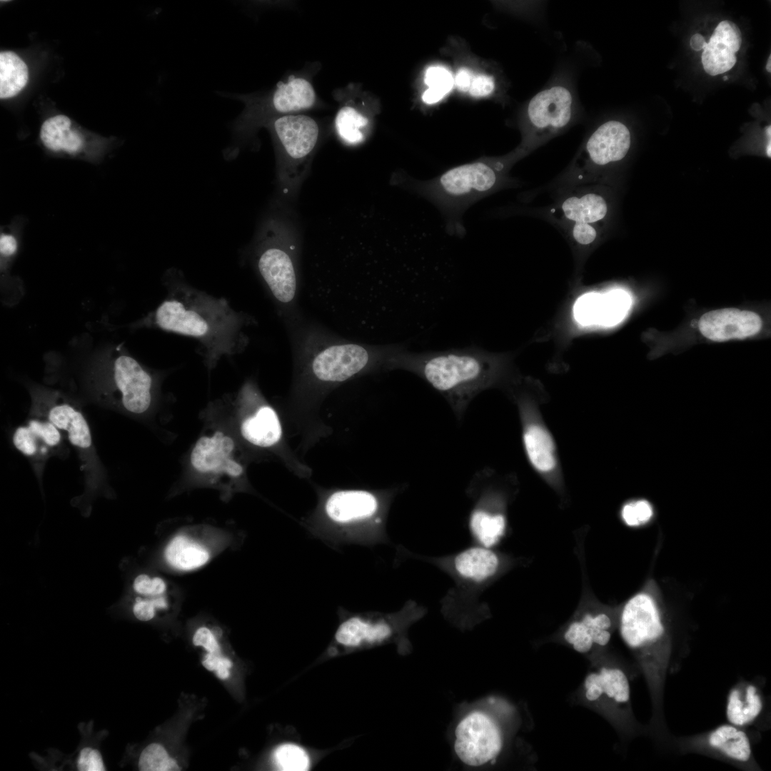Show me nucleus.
<instances>
[{
	"label": "nucleus",
	"instance_id": "1",
	"mask_svg": "<svg viewBox=\"0 0 771 771\" xmlns=\"http://www.w3.org/2000/svg\"><path fill=\"white\" fill-rule=\"evenodd\" d=\"M168 294L152 313L154 326L198 343L208 367L223 356L241 353L248 343L244 329L251 318L218 298L189 284L177 268L165 274Z\"/></svg>",
	"mask_w": 771,
	"mask_h": 771
},
{
	"label": "nucleus",
	"instance_id": "2",
	"mask_svg": "<svg viewBox=\"0 0 771 771\" xmlns=\"http://www.w3.org/2000/svg\"><path fill=\"white\" fill-rule=\"evenodd\" d=\"M654 582L620 607L618 630L645 680L652 704L647 730L660 745H669L672 735L664 715V690L673 661V646L665 610Z\"/></svg>",
	"mask_w": 771,
	"mask_h": 771
},
{
	"label": "nucleus",
	"instance_id": "3",
	"mask_svg": "<svg viewBox=\"0 0 771 771\" xmlns=\"http://www.w3.org/2000/svg\"><path fill=\"white\" fill-rule=\"evenodd\" d=\"M527 153L519 148L498 158H480L450 168L428 181H412V189L435 204L451 233H463L461 216L473 203L502 188L512 165Z\"/></svg>",
	"mask_w": 771,
	"mask_h": 771
},
{
	"label": "nucleus",
	"instance_id": "4",
	"mask_svg": "<svg viewBox=\"0 0 771 771\" xmlns=\"http://www.w3.org/2000/svg\"><path fill=\"white\" fill-rule=\"evenodd\" d=\"M296 336L295 354L305 361L313 377L323 383L344 382L388 359L400 346H370L348 341L310 326Z\"/></svg>",
	"mask_w": 771,
	"mask_h": 771
},
{
	"label": "nucleus",
	"instance_id": "5",
	"mask_svg": "<svg viewBox=\"0 0 771 771\" xmlns=\"http://www.w3.org/2000/svg\"><path fill=\"white\" fill-rule=\"evenodd\" d=\"M387 363L415 371L435 389L456 398L470 395L486 384L495 365L493 357L475 347L424 353L402 348Z\"/></svg>",
	"mask_w": 771,
	"mask_h": 771
},
{
	"label": "nucleus",
	"instance_id": "6",
	"mask_svg": "<svg viewBox=\"0 0 771 771\" xmlns=\"http://www.w3.org/2000/svg\"><path fill=\"white\" fill-rule=\"evenodd\" d=\"M590 667L574 694L575 701L604 717L625 739L643 728L632 708L630 674L624 663L608 651L590 661Z\"/></svg>",
	"mask_w": 771,
	"mask_h": 771
},
{
	"label": "nucleus",
	"instance_id": "7",
	"mask_svg": "<svg viewBox=\"0 0 771 771\" xmlns=\"http://www.w3.org/2000/svg\"><path fill=\"white\" fill-rule=\"evenodd\" d=\"M270 226V233H264L256 248V266L273 301L288 317L293 316L298 296L295 265L276 233V226Z\"/></svg>",
	"mask_w": 771,
	"mask_h": 771
},
{
	"label": "nucleus",
	"instance_id": "8",
	"mask_svg": "<svg viewBox=\"0 0 771 771\" xmlns=\"http://www.w3.org/2000/svg\"><path fill=\"white\" fill-rule=\"evenodd\" d=\"M574 97L568 87L555 84L536 94L528 102L521 148L528 153L560 133L571 122Z\"/></svg>",
	"mask_w": 771,
	"mask_h": 771
},
{
	"label": "nucleus",
	"instance_id": "9",
	"mask_svg": "<svg viewBox=\"0 0 771 771\" xmlns=\"http://www.w3.org/2000/svg\"><path fill=\"white\" fill-rule=\"evenodd\" d=\"M246 104L243 113L233 124V134L236 144L248 137L268 114H286L309 109L315 103L316 94L311 83L303 78L291 76L286 82L278 84L264 102L246 95H231Z\"/></svg>",
	"mask_w": 771,
	"mask_h": 771
},
{
	"label": "nucleus",
	"instance_id": "10",
	"mask_svg": "<svg viewBox=\"0 0 771 771\" xmlns=\"http://www.w3.org/2000/svg\"><path fill=\"white\" fill-rule=\"evenodd\" d=\"M671 745L681 753L705 755L746 770H758L752 745L745 728L731 723L721 724L705 732L676 737Z\"/></svg>",
	"mask_w": 771,
	"mask_h": 771
},
{
	"label": "nucleus",
	"instance_id": "11",
	"mask_svg": "<svg viewBox=\"0 0 771 771\" xmlns=\"http://www.w3.org/2000/svg\"><path fill=\"white\" fill-rule=\"evenodd\" d=\"M619 608L587 605L580 608L562 630L560 639L589 661L608 651L618 629Z\"/></svg>",
	"mask_w": 771,
	"mask_h": 771
},
{
	"label": "nucleus",
	"instance_id": "12",
	"mask_svg": "<svg viewBox=\"0 0 771 771\" xmlns=\"http://www.w3.org/2000/svg\"><path fill=\"white\" fill-rule=\"evenodd\" d=\"M106 371L109 391L118 395L126 410L140 414L149 408L153 378L136 358L123 350H116L106 363Z\"/></svg>",
	"mask_w": 771,
	"mask_h": 771
},
{
	"label": "nucleus",
	"instance_id": "13",
	"mask_svg": "<svg viewBox=\"0 0 771 771\" xmlns=\"http://www.w3.org/2000/svg\"><path fill=\"white\" fill-rule=\"evenodd\" d=\"M455 750L470 766L493 761L503 747L501 732L488 715L475 712L465 717L455 730Z\"/></svg>",
	"mask_w": 771,
	"mask_h": 771
},
{
	"label": "nucleus",
	"instance_id": "14",
	"mask_svg": "<svg viewBox=\"0 0 771 771\" xmlns=\"http://www.w3.org/2000/svg\"><path fill=\"white\" fill-rule=\"evenodd\" d=\"M631 144L629 129L618 121L599 126L588 137L574 165L581 174L595 173L609 163L622 160Z\"/></svg>",
	"mask_w": 771,
	"mask_h": 771
},
{
	"label": "nucleus",
	"instance_id": "15",
	"mask_svg": "<svg viewBox=\"0 0 771 771\" xmlns=\"http://www.w3.org/2000/svg\"><path fill=\"white\" fill-rule=\"evenodd\" d=\"M34 402L38 413L65 432L71 444L82 455L92 451L90 428L80 410L54 392L37 393Z\"/></svg>",
	"mask_w": 771,
	"mask_h": 771
},
{
	"label": "nucleus",
	"instance_id": "16",
	"mask_svg": "<svg viewBox=\"0 0 771 771\" xmlns=\"http://www.w3.org/2000/svg\"><path fill=\"white\" fill-rule=\"evenodd\" d=\"M269 128L285 163L306 158L315 147L319 135L317 123L310 116L301 114L276 118L269 124Z\"/></svg>",
	"mask_w": 771,
	"mask_h": 771
},
{
	"label": "nucleus",
	"instance_id": "17",
	"mask_svg": "<svg viewBox=\"0 0 771 771\" xmlns=\"http://www.w3.org/2000/svg\"><path fill=\"white\" fill-rule=\"evenodd\" d=\"M762 326L755 313L737 308H722L704 313L699 321V330L714 341L743 339L757 334Z\"/></svg>",
	"mask_w": 771,
	"mask_h": 771
},
{
	"label": "nucleus",
	"instance_id": "18",
	"mask_svg": "<svg viewBox=\"0 0 771 771\" xmlns=\"http://www.w3.org/2000/svg\"><path fill=\"white\" fill-rule=\"evenodd\" d=\"M525 451L533 469L545 480L556 483L560 466L553 435L538 415L525 424L523 433Z\"/></svg>",
	"mask_w": 771,
	"mask_h": 771
},
{
	"label": "nucleus",
	"instance_id": "19",
	"mask_svg": "<svg viewBox=\"0 0 771 771\" xmlns=\"http://www.w3.org/2000/svg\"><path fill=\"white\" fill-rule=\"evenodd\" d=\"M234 443L231 438L217 431L213 436L200 438L193 448L191 462L201 473H226L238 477L243 472L242 466L231 458Z\"/></svg>",
	"mask_w": 771,
	"mask_h": 771
},
{
	"label": "nucleus",
	"instance_id": "20",
	"mask_svg": "<svg viewBox=\"0 0 771 771\" xmlns=\"http://www.w3.org/2000/svg\"><path fill=\"white\" fill-rule=\"evenodd\" d=\"M741 42L740 31L734 23L720 22L702 49L701 58L705 71L716 76L730 70L736 63L735 53L739 51Z\"/></svg>",
	"mask_w": 771,
	"mask_h": 771
},
{
	"label": "nucleus",
	"instance_id": "21",
	"mask_svg": "<svg viewBox=\"0 0 771 771\" xmlns=\"http://www.w3.org/2000/svg\"><path fill=\"white\" fill-rule=\"evenodd\" d=\"M764 705L762 690L755 683L738 682L727 694L726 719L729 723L745 728L756 722L762 713Z\"/></svg>",
	"mask_w": 771,
	"mask_h": 771
},
{
	"label": "nucleus",
	"instance_id": "22",
	"mask_svg": "<svg viewBox=\"0 0 771 771\" xmlns=\"http://www.w3.org/2000/svg\"><path fill=\"white\" fill-rule=\"evenodd\" d=\"M377 508L375 496L363 490L336 492L329 496L325 505L328 516L338 523H349L370 518Z\"/></svg>",
	"mask_w": 771,
	"mask_h": 771
},
{
	"label": "nucleus",
	"instance_id": "23",
	"mask_svg": "<svg viewBox=\"0 0 771 771\" xmlns=\"http://www.w3.org/2000/svg\"><path fill=\"white\" fill-rule=\"evenodd\" d=\"M93 722L81 723L79 725L81 732V740L77 750L74 752L70 758L61 757V760L54 762V770H62L66 767V770L79 771H104L106 770L103 756L100 750V744L104 737L107 735L106 731L104 733L100 732L93 733Z\"/></svg>",
	"mask_w": 771,
	"mask_h": 771
},
{
	"label": "nucleus",
	"instance_id": "24",
	"mask_svg": "<svg viewBox=\"0 0 771 771\" xmlns=\"http://www.w3.org/2000/svg\"><path fill=\"white\" fill-rule=\"evenodd\" d=\"M39 136L44 146L53 152L76 155L83 152L86 145L83 133L72 127L70 119L64 115L44 121Z\"/></svg>",
	"mask_w": 771,
	"mask_h": 771
},
{
	"label": "nucleus",
	"instance_id": "25",
	"mask_svg": "<svg viewBox=\"0 0 771 771\" xmlns=\"http://www.w3.org/2000/svg\"><path fill=\"white\" fill-rule=\"evenodd\" d=\"M608 208L605 199L595 192L570 196L565 198L555 210V215L573 223L596 226L604 220Z\"/></svg>",
	"mask_w": 771,
	"mask_h": 771
},
{
	"label": "nucleus",
	"instance_id": "26",
	"mask_svg": "<svg viewBox=\"0 0 771 771\" xmlns=\"http://www.w3.org/2000/svg\"><path fill=\"white\" fill-rule=\"evenodd\" d=\"M242 435L253 445L269 447L276 443L281 436V427L275 410L270 406L258 408L251 417L246 419L241 425Z\"/></svg>",
	"mask_w": 771,
	"mask_h": 771
},
{
	"label": "nucleus",
	"instance_id": "27",
	"mask_svg": "<svg viewBox=\"0 0 771 771\" xmlns=\"http://www.w3.org/2000/svg\"><path fill=\"white\" fill-rule=\"evenodd\" d=\"M168 563L179 570H191L204 565L209 560L207 549L190 538L179 535L174 537L165 550Z\"/></svg>",
	"mask_w": 771,
	"mask_h": 771
},
{
	"label": "nucleus",
	"instance_id": "28",
	"mask_svg": "<svg viewBox=\"0 0 771 771\" xmlns=\"http://www.w3.org/2000/svg\"><path fill=\"white\" fill-rule=\"evenodd\" d=\"M390 634L384 623H371L359 618H351L338 628L336 640L346 646H357L362 642L381 641Z\"/></svg>",
	"mask_w": 771,
	"mask_h": 771
},
{
	"label": "nucleus",
	"instance_id": "29",
	"mask_svg": "<svg viewBox=\"0 0 771 771\" xmlns=\"http://www.w3.org/2000/svg\"><path fill=\"white\" fill-rule=\"evenodd\" d=\"M455 565L462 576L481 581L495 573L498 566V558L488 549L472 548L456 557Z\"/></svg>",
	"mask_w": 771,
	"mask_h": 771
},
{
	"label": "nucleus",
	"instance_id": "30",
	"mask_svg": "<svg viewBox=\"0 0 771 771\" xmlns=\"http://www.w3.org/2000/svg\"><path fill=\"white\" fill-rule=\"evenodd\" d=\"M29 74L25 62L14 52L0 53V98H11L26 85Z\"/></svg>",
	"mask_w": 771,
	"mask_h": 771
},
{
	"label": "nucleus",
	"instance_id": "31",
	"mask_svg": "<svg viewBox=\"0 0 771 771\" xmlns=\"http://www.w3.org/2000/svg\"><path fill=\"white\" fill-rule=\"evenodd\" d=\"M470 525L478 540L484 546L490 547L503 535L505 520L501 514H490L483 510H476L471 515Z\"/></svg>",
	"mask_w": 771,
	"mask_h": 771
},
{
	"label": "nucleus",
	"instance_id": "32",
	"mask_svg": "<svg viewBox=\"0 0 771 771\" xmlns=\"http://www.w3.org/2000/svg\"><path fill=\"white\" fill-rule=\"evenodd\" d=\"M368 123V119L351 106L341 108L335 119L336 131L340 137L349 144H358L364 139L361 129Z\"/></svg>",
	"mask_w": 771,
	"mask_h": 771
},
{
	"label": "nucleus",
	"instance_id": "33",
	"mask_svg": "<svg viewBox=\"0 0 771 771\" xmlns=\"http://www.w3.org/2000/svg\"><path fill=\"white\" fill-rule=\"evenodd\" d=\"M631 304L628 293L623 290H613L601 295L598 324L614 326L626 315Z\"/></svg>",
	"mask_w": 771,
	"mask_h": 771
},
{
	"label": "nucleus",
	"instance_id": "34",
	"mask_svg": "<svg viewBox=\"0 0 771 771\" xmlns=\"http://www.w3.org/2000/svg\"><path fill=\"white\" fill-rule=\"evenodd\" d=\"M138 768L141 771L179 770L176 761L171 758L165 748L158 743H151L141 751Z\"/></svg>",
	"mask_w": 771,
	"mask_h": 771
},
{
	"label": "nucleus",
	"instance_id": "35",
	"mask_svg": "<svg viewBox=\"0 0 771 771\" xmlns=\"http://www.w3.org/2000/svg\"><path fill=\"white\" fill-rule=\"evenodd\" d=\"M274 762L280 770L305 771L308 769L309 759L299 746L285 744L278 747L273 753Z\"/></svg>",
	"mask_w": 771,
	"mask_h": 771
},
{
	"label": "nucleus",
	"instance_id": "36",
	"mask_svg": "<svg viewBox=\"0 0 771 771\" xmlns=\"http://www.w3.org/2000/svg\"><path fill=\"white\" fill-rule=\"evenodd\" d=\"M601 294L588 293L580 296L574 306V316L583 325L598 324Z\"/></svg>",
	"mask_w": 771,
	"mask_h": 771
},
{
	"label": "nucleus",
	"instance_id": "37",
	"mask_svg": "<svg viewBox=\"0 0 771 771\" xmlns=\"http://www.w3.org/2000/svg\"><path fill=\"white\" fill-rule=\"evenodd\" d=\"M13 443L17 450L28 457L45 455L49 448L44 447L27 425L17 428L13 435Z\"/></svg>",
	"mask_w": 771,
	"mask_h": 771
},
{
	"label": "nucleus",
	"instance_id": "38",
	"mask_svg": "<svg viewBox=\"0 0 771 771\" xmlns=\"http://www.w3.org/2000/svg\"><path fill=\"white\" fill-rule=\"evenodd\" d=\"M653 515L651 504L645 500H633L625 503L621 510V517L625 523L637 527L648 523Z\"/></svg>",
	"mask_w": 771,
	"mask_h": 771
},
{
	"label": "nucleus",
	"instance_id": "39",
	"mask_svg": "<svg viewBox=\"0 0 771 771\" xmlns=\"http://www.w3.org/2000/svg\"><path fill=\"white\" fill-rule=\"evenodd\" d=\"M36 435L40 443L50 449L59 445L61 441L60 430L46 418H31L26 425Z\"/></svg>",
	"mask_w": 771,
	"mask_h": 771
},
{
	"label": "nucleus",
	"instance_id": "40",
	"mask_svg": "<svg viewBox=\"0 0 771 771\" xmlns=\"http://www.w3.org/2000/svg\"><path fill=\"white\" fill-rule=\"evenodd\" d=\"M425 84L430 89L445 96L454 85L451 72L444 66H432L428 68L424 76Z\"/></svg>",
	"mask_w": 771,
	"mask_h": 771
},
{
	"label": "nucleus",
	"instance_id": "41",
	"mask_svg": "<svg viewBox=\"0 0 771 771\" xmlns=\"http://www.w3.org/2000/svg\"><path fill=\"white\" fill-rule=\"evenodd\" d=\"M133 590L138 594L145 596L162 595L166 590V584L158 577L151 578L148 575H138L133 581Z\"/></svg>",
	"mask_w": 771,
	"mask_h": 771
},
{
	"label": "nucleus",
	"instance_id": "42",
	"mask_svg": "<svg viewBox=\"0 0 771 771\" xmlns=\"http://www.w3.org/2000/svg\"><path fill=\"white\" fill-rule=\"evenodd\" d=\"M495 87V81L492 76L478 74L473 76L468 91L472 96L483 97L491 94Z\"/></svg>",
	"mask_w": 771,
	"mask_h": 771
},
{
	"label": "nucleus",
	"instance_id": "43",
	"mask_svg": "<svg viewBox=\"0 0 771 771\" xmlns=\"http://www.w3.org/2000/svg\"><path fill=\"white\" fill-rule=\"evenodd\" d=\"M151 597L148 599L137 598L133 606L134 616L141 621H149L152 620L158 609L157 599Z\"/></svg>",
	"mask_w": 771,
	"mask_h": 771
},
{
	"label": "nucleus",
	"instance_id": "44",
	"mask_svg": "<svg viewBox=\"0 0 771 771\" xmlns=\"http://www.w3.org/2000/svg\"><path fill=\"white\" fill-rule=\"evenodd\" d=\"M202 664L208 670H216L217 676L221 679L228 677V670L232 666L228 659L209 652L205 655Z\"/></svg>",
	"mask_w": 771,
	"mask_h": 771
},
{
	"label": "nucleus",
	"instance_id": "45",
	"mask_svg": "<svg viewBox=\"0 0 771 771\" xmlns=\"http://www.w3.org/2000/svg\"><path fill=\"white\" fill-rule=\"evenodd\" d=\"M196 646L203 647L209 653L220 655V647L212 632L205 627L198 628L193 638Z\"/></svg>",
	"mask_w": 771,
	"mask_h": 771
},
{
	"label": "nucleus",
	"instance_id": "46",
	"mask_svg": "<svg viewBox=\"0 0 771 771\" xmlns=\"http://www.w3.org/2000/svg\"><path fill=\"white\" fill-rule=\"evenodd\" d=\"M571 233L574 240L581 245H589L593 243L598 236L595 226L588 223H573Z\"/></svg>",
	"mask_w": 771,
	"mask_h": 771
},
{
	"label": "nucleus",
	"instance_id": "47",
	"mask_svg": "<svg viewBox=\"0 0 771 771\" xmlns=\"http://www.w3.org/2000/svg\"><path fill=\"white\" fill-rule=\"evenodd\" d=\"M473 76L474 75L470 69L464 67L460 68L457 71L455 77L454 78V84H455L458 90L468 91L470 89Z\"/></svg>",
	"mask_w": 771,
	"mask_h": 771
},
{
	"label": "nucleus",
	"instance_id": "48",
	"mask_svg": "<svg viewBox=\"0 0 771 771\" xmlns=\"http://www.w3.org/2000/svg\"><path fill=\"white\" fill-rule=\"evenodd\" d=\"M705 44V39L700 34H696L693 35L690 39V46L692 49L695 51H700V49H702Z\"/></svg>",
	"mask_w": 771,
	"mask_h": 771
},
{
	"label": "nucleus",
	"instance_id": "49",
	"mask_svg": "<svg viewBox=\"0 0 771 771\" xmlns=\"http://www.w3.org/2000/svg\"><path fill=\"white\" fill-rule=\"evenodd\" d=\"M766 69L768 72L771 71V56H769V59L767 60Z\"/></svg>",
	"mask_w": 771,
	"mask_h": 771
},
{
	"label": "nucleus",
	"instance_id": "50",
	"mask_svg": "<svg viewBox=\"0 0 771 771\" xmlns=\"http://www.w3.org/2000/svg\"><path fill=\"white\" fill-rule=\"evenodd\" d=\"M770 148H771V146H770V142H769V144H768V146H767V156H768L769 157H770V156H771V151H770Z\"/></svg>",
	"mask_w": 771,
	"mask_h": 771
},
{
	"label": "nucleus",
	"instance_id": "51",
	"mask_svg": "<svg viewBox=\"0 0 771 771\" xmlns=\"http://www.w3.org/2000/svg\"><path fill=\"white\" fill-rule=\"evenodd\" d=\"M770 131H771V129H770V126H768V127L767 128V130H766V131H767V136H769V137H770Z\"/></svg>",
	"mask_w": 771,
	"mask_h": 771
},
{
	"label": "nucleus",
	"instance_id": "52",
	"mask_svg": "<svg viewBox=\"0 0 771 771\" xmlns=\"http://www.w3.org/2000/svg\"><path fill=\"white\" fill-rule=\"evenodd\" d=\"M723 79H724V80H727V76H724Z\"/></svg>",
	"mask_w": 771,
	"mask_h": 771
}]
</instances>
